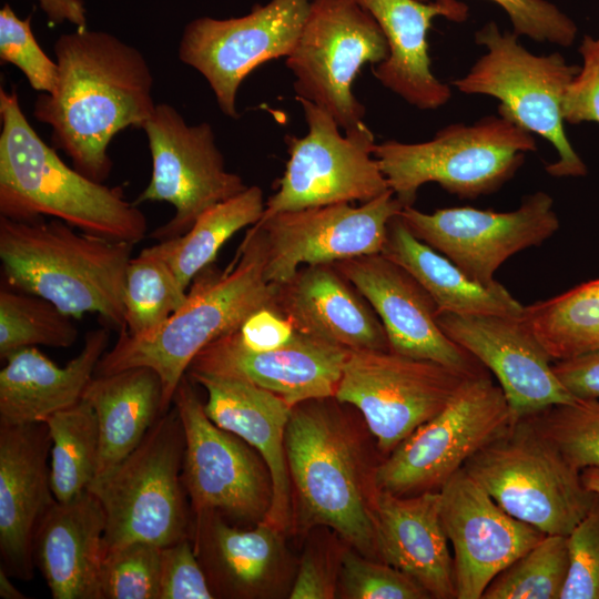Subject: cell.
<instances>
[{
  "mask_svg": "<svg viewBox=\"0 0 599 599\" xmlns=\"http://www.w3.org/2000/svg\"><path fill=\"white\" fill-rule=\"evenodd\" d=\"M194 516L191 540L211 590L246 595L267 578L277 555L278 531L264 521L240 529L214 511Z\"/></svg>",
  "mask_w": 599,
  "mask_h": 599,
  "instance_id": "32",
  "label": "cell"
},
{
  "mask_svg": "<svg viewBox=\"0 0 599 599\" xmlns=\"http://www.w3.org/2000/svg\"><path fill=\"white\" fill-rule=\"evenodd\" d=\"M265 202L260 186H247L206 210L183 235L159 241L150 247L169 264L180 285L187 291L194 277L214 264L226 241L261 220Z\"/></svg>",
  "mask_w": 599,
  "mask_h": 599,
  "instance_id": "33",
  "label": "cell"
},
{
  "mask_svg": "<svg viewBox=\"0 0 599 599\" xmlns=\"http://www.w3.org/2000/svg\"><path fill=\"white\" fill-rule=\"evenodd\" d=\"M537 150L530 132L498 112L474 124L454 123L426 142L376 143L377 159L397 200L413 206L419 187L435 182L460 199H476L498 191Z\"/></svg>",
  "mask_w": 599,
  "mask_h": 599,
  "instance_id": "6",
  "label": "cell"
},
{
  "mask_svg": "<svg viewBox=\"0 0 599 599\" xmlns=\"http://www.w3.org/2000/svg\"><path fill=\"white\" fill-rule=\"evenodd\" d=\"M93 407L100 432L97 477L119 465L143 440L163 412V385L150 367L93 376L83 397Z\"/></svg>",
  "mask_w": 599,
  "mask_h": 599,
  "instance_id": "30",
  "label": "cell"
},
{
  "mask_svg": "<svg viewBox=\"0 0 599 599\" xmlns=\"http://www.w3.org/2000/svg\"><path fill=\"white\" fill-rule=\"evenodd\" d=\"M295 99L303 108L307 133L285 136V171L258 222L307 207L365 203L389 190L374 156V135L365 123L343 135L326 111L306 99Z\"/></svg>",
  "mask_w": 599,
  "mask_h": 599,
  "instance_id": "12",
  "label": "cell"
},
{
  "mask_svg": "<svg viewBox=\"0 0 599 599\" xmlns=\"http://www.w3.org/2000/svg\"><path fill=\"white\" fill-rule=\"evenodd\" d=\"M524 317L554 362L599 351V278L525 306Z\"/></svg>",
  "mask_w": 599,
  "mask_h": 599,
  "instance_id": "34",
  "label": "cell"
},
{
  "mask_svg": "<svg viewBox=\"0 0 599 599\" xmlns=\"http://www.w3.org/2000/svg\"><path fill=\"white\" fill-rule=\"evenodd\" d=\"M160 546L135 541L103 557L101 599H159Z\"/></svg>",
  "mask_w": 599,
  "mask_h": 599,
  "instance_id": "40",
  "label": "cell"
},
{
  "mask_svg": "<svg viewBox=\"0 0 599 599\" xmlns=\"http://www.w3.org/2000/svg\"><path fill=\"white\" fill-rule=\"evenodd\" d=\"M568 569L567 536L546 535L500 571L481 599H560Z\"/></svg>",
  "mask_w": 599,
  "mask_h": 599,
  "instance_id": "38",
  "label": "cell"
},
{
  "mask_svg": "<svg viewBox=\"0 0 599 599\" xmlns=\"http://www.w3.org/2000/svg\"><path fill=\"white\" fill-rule=\"evenodd\" d=\"M0 597L3 599H26L27 597L13 586L10 576L0 567Z\"/></svg>",
  "mask_w": 599,
  "mask_h": 599,
  "instance_id": "51",
  "label": "cell"
},
{
  "mask_svg": "<svg viewBox=\"0 0 599 599\" xmlns=\"http://www.w3.org/2000/svg\"><path fill=\"white\" fill-rule=\"evenodd\" d=\"M143 130L152 174L134 203L166 202L175 210L171 220L150 233L151 238L183 235L206 210L247 187L238 174L226 170L210 123L189 125L174 106L158 103Z\"/></svg>",
  "mask_w": 599,
  "mask_h": 599,
  "instance_id": "14",
  "label": "cell"
},
{
  "mask_svg": "<svg viewBox=\"0 0 599 599\" xmlns=\"http://www.w3.org/2000/svg\"><path fill=\"white\" fill-rule=\"evenodd\" d=\"M509 515L546 535L568 536L596 494L532 423L520 418L464 465Z\"/></svg>",
  "mask_w": 599,
  "mask_h": 599,
  "instance_id": "8",
  "label": "cell"
},
{
  "mask_svg": "<svg viewBox=\"0 0 599 599\" xmlns=\"http://www.w3.org/2000/svg\"><path fill=\"white\" fill-rule=\"evenodd\" d=\"M133 247L57 219L0 216L6 285L40 296L72 318L98 314L118 331L124 326L125 274Z\"/></svg>",
  "mask_w": 599,
  "mask_h": 599,
  "instance_id": "4",
  "label": "cell"
},
{
  "mask_svg": "<svg viewBox=\"0 0 599 599\" xmlns=\"http://www.w3.org/2000/svg\"><path fill=\"white\" fill-rule=\"evenodd\" d=\"M439 493L453 547L456 599H481L500 571L546 536L505 511L464 468Z\"/></svg>",
  "mask_w": 599,
  "mask_h": 599,
  "instance_id": "20",
  "label": "cell"
},
{
  "mask_svg": "<svg viewBox=\"0 0 599 599\" xmlns=\"http://www.w3.org/2000/svg\"><path fill=\"white\" fill-rule=\"evenodd\" d=\"M0 60L11 63L41 93H52L58 81V64L37 42L31 29V16L18 18L9 4L0 10Z\"/></svg>",
  "mask_w": 599,
  "mask_h": 599,
  "instance_id": "41",
  "label": "cell"
},
{
  "mask_svg": "<svg viewBox=\"0 0 599 599\" xmlns=\"http://www.w3.org/2000/svg\"><path fill=\"white\" fill-rule=\"evenodd\" d=\"M380 254L406 270L432 296L438 311L524 315L525 306L505 286L498 282L485 286L471 280L449 258L418 240L399 214L389 221Z\"/></svg>",
  "mask_w": 599,
  "mask_h": 599,
  "instance_id": "31",
  "label": "cell"
},
{
  "mask_svg": "<svg viewBox=\"0 0 599 599\" xmlns=\"http://www.w3.org/2000/svg\"><path fill=\"white\" fill-rule=\"evenodd\" d=\"M349 352L298 332L280 348L254 352L245 348L232 332L201 351L187 372L250 382L293 408L311 399L335 397Z\"/></svg>",
  "mask_w": 599,
  "mask_h": 599,
  "instance_id": "22",
  "label": "cell"
},
{
  "mask_svg": "<svg viewBox=\"0 0 599 599\" xmlns=\"http://www.w3.org/2000/svg\"><path fill=\"white\" fill-rule=\"evenodd\" d=\"M527 418L575 469H599V399L576 398Z\"/></svg>",
  "mask_w": 599,
  "mask_h": 599,
  "instance_id": "39",
  "label": "cell"
},
{
  "mask_svg": "<svg viewBox=\"0 0 599 599\" xmlns=\"http://www.w3.org/2000/svg\"><path fill=\"white\" fill-rule=\"evenodd\" d=\"M511 422L507 398L489 372L468 377L437 415L375 467V488L403 496L438 491Z\"/></svg>",
  "mask_w": 599,
  "mask_h": 599,
  "instance_id": "10",
  "label": "cell"
},
{
  "mask_svg": "<svg viewBox=\"0 0 599 599\" xmlns=\"http://www.w3.org/2000/svg\"><path fill=\"white\" fill-rule=\"evenodd\" d=\"M334 265L379 317L390 352L433 361L467 376L489 372L441 331L436 322V303L406 270L383 254L357 256Z\"/></svg>",
  "mask_w": 599,
  "mask_h": 599,
  "instance_id": "21",
  "label": "cell"
},
{
  "mask_svg": "<svg viewBox=\"0 0 599 599\" xmlns=\"http://www.w3.org/2000/svg\"><path fill=\"white\" fill-rule=\"evenodd\" d=\"M567 544L569 569L560 599H599V495Z\"/></svg>",
  "mask_w": 599,
  "mask_h": 599,
  "instance_id": "43",
  "label": "cell"
},
{
  "mask_svg": "<svg viewBox=\"0 0 599 599\" xmlns=\"http://www.w3.org/2000/svg\"><path fill=\"white\" fill-rule=\"evenodd\" d=\"M206 392L204 409L219 427L247 443L264 460L272 498L264 522L278 532L291 525V476L285 453V432L292 407L277 395L250 382L209 373L187 372Z\"/></svg>",
  "mask_w": 599,
  "mask_h": 599,
  "instance_id": "24",
  "label": "cell"
},
{
  "mask_svg": "<svg viewBox=\"0 0 599 599\" xmlns=\"http://www.w3.org/2000/svg\"><path fill=\"white\" fill-rule=\"evenodd\" d=\"M44 423L52 440L51 489L58 501H68L88 490L97 477L100 453L97 414L91 404L82 398Z\"/></svg>",
  "mask_w": 599,
  "mask_h": 599,
  "instance_id": "35",
  "label": "cell"
},
{
  "mask_svg": "<svg viewBox=\"0 0 599 599\" xmlns=\"http://www.w3.org/2000/svg\"><path fill=\"white\" fill-rule=\"evenodd\" d=\"M328 398L292 408L285 453L306 525L328 526L365 557H378L376 488L357 445Z\"/></svg>",
  "mask_w": 599,
  "mask_h": 599,
  "instance_id": "5",
  "label": "cell"
},
{
  "mask_svg": "<svg viewBox=\"0 0 599 599\" xmlns=\"http://www.w3.org/2000/svg\"><path fill=\"white\" fill-rule=\"evenodd\" d=\"M292 322L273 307H262L252 313L234 332L247 349L265 352L288 344L296 335Z\"/></svg>",
  "mask_w": 599,
  "mask_h": 599,
  "instance_id": "47",
  "label": "cell"
},
{
  "mask_svg": "<svg viewBox=\"0 0 599 599\" xmlns=\"http://www.w3.org/2000/svg\"><path fill=\"white\" fill-rule=\"evenodd\" d=\"M109 338L105 327L88 332L79 354L63 367L37 347L7 356L0 370V424L45 422L80 402Z\"/></svg>",
  "mask_w": 599,
  "mask_h": 599,
  "instance_id": "29",
  "label": "cell"
},
{
  "mask_svg": "<svg viewBox=\"0 0 599 599\" xmlns=\"http://www.w3.org/2000/svg\"><path fill=\"white\" fill-rule=\"evenodd\" d=\"M186 294L169 264L150 246L143 248L126 268L122 328L131 336L154 331L177 311Z\"/></svg>",
  "mask_w": 599,
  "mask_h": 599,
  "instance_id": "36",
  "label": "cell"
},
{
  "mask_svg": "<svg viewBox=\"0 0 599 599\" xmlns=\"http://www.w3.org/2000/svg\"><path fill=\"white\" fill-rule=\"evenodd\" d=\"M436 322L495 375L512 422L576 399L556 376L554 361L524 315L437 311Z\"/></svg>",
  "mask_w": 599,
  "mask_h": 599,
  "instance_id": "19",
  "label": "cell"
},
{
  "mask_svg": "<svg viewBox=\"0 0 599 599\" xmlns=\"http://www.w3.org/2000/svg\"><path fill=\"white\" fill-rule=\"evenodd\" d=\"M582 67L567 88L562 101L564 121L599 123V39L586 35L579 47Z\"/></svg>",
  "mask_w": 599,
  "mask_h": 599,
  "instance_id": "46",
  "label": "cell"
},
{
  "mask_svg": "<svg viewBox=\"0 0 599 599\" xmlns=\"http://www.w3.org/2000/svg\"><path fill=\"white\" fill-rule=\"evenodd\" d=\"M373 512L380 560L416 580L430 598L456 599L439 490L403 496L376 489Z\"/></svg>",
  "mask_w": 599,
  "mask_h": 599,
  "instance_id": "27",
  "label": "cell"
},
{
  "mask_svg": "<svg viewBox=\"0 0 599 599\" xmlns=\"http://www.w3.org/2000/svg\"><path fill=\"white\" fill-rule=\"evenodd\" d=\"M468 377L439 363L390 351H351L334 398L362 413L378 449L387 456L437 415Z\"/></svg>",
  "mask_w": 599,
  "mask_h": 599,
  "instance_id": "13",
  "label": "cell"
},
{
  "mask_svg": "<svg viewBox=\"0 0 599 599\" xmlns=\"http://www.w3.org/2000/svg\"><path fill=\"white\" fill-rule=\"evenodd\" d=\"M51 446L44 422L0 424V567L17 579L33 578L34 531L55 501L48 465Z\"/></svg>",
  "mask_w": 599,
  "mask_h": 599,
  "instance_id": "23",
  "label": "cell"
},
{
  "mask_svg": "<svg viewBox=\"0 0 599 599\" xmlns=\"http://www.w3.org/2000/svg\"><path fill=\"white\" fill-rule=\"evenodd\" d=\"M193 384L185 374L172 402L184 429L182 481L191 509L260 522L271 505L268 469L247 443L209 418Z\"/></svg>",
  "mask_w": 599,
  "mask_h": 599,
  "instance_id": "15",
  "label": "cell"
},
{
  "mask_svg": "<svg viewBox=\"0 0 599 599\" xmlns=\"http://www.w3.org/2000/svg\"><path fill=\"white\" fill-rule=\"evenodd\" d=\"M105 512L85 490L55 501L43 514L33 536L34 564L53 599H101Z\"/></svg>",
  "mask_w": 599,
  "mask_h": 599,
  "instance_id": "28",
  "label": "cell"
},
{
  "mask_svg": "<svg viewBox=\"0 0 599 599\" xmlns=\"http://www.w3.org/2000/svg\"><path fill=\"white\" fill-rule=\"evenodd\" d=\"M0 216H49L84 233L136 244L148 220L121 186L95 182L67 165L29 123L14 88L0 89Z\"/></svg>",
  "mask_w": 599,
  "mask_h": 599,
  "instance_id": "3",
  "label": "cell"
},
{
  "mask_svg": "<svg viewBox=\"0 0 599 599\" xmlns=\"http://www.w3.org/2000/svg\"><path fill=\"white\" fill-rule=\"evenodd\" d=\"M346 552L342 559V587L353 599H428L412 577L384 562Z\"/></svg>",
  "mask_w": 599,
  "mask_h": 599,
  "instance_id": "42",
  "label": "cell"
},
{
  "mask_svg": "<svg viewBox=\"0 0 599 599\" xmlns=\"http://www.w3.org/2000/svg\"><path fill=\"white\" fill-rule=\"evenodd\" d=\"M403 209L389 189L361 206L338 203L307 207L257 222L268 246L266 280L282 284L302 265L380 254L389 221Z\"/></svg>",
  "mask_w": 599,
  "mask_h": 599,
  "instance_id": "18",
  "label": "cell"
},
{
  "mask_svg": "<svg viewBox=\"0 0 599 599\" xmlns=\"http://www.w3.org/2000/svg\"><path fill=\"white\" fill-rule=\"evenodd\" d=\"M514 31H500L490 21L475 33L484 53L453 81L466 94H485L500 101L498 112L552 144L558 160L546 165L555 177L583 176L587 167L572 149L564 126L562 101L580 67L568 64L559 52L537 55L518 41Z\"/></svg>",
  "mask_w": 599,
  "mask_h": 599,
  "instance_id": "9",
  "label": "cell"
},
{
  "mask_svg": "<svg viewBox=\"0 0 599 599\" xmlns=\"http://www.w3.org/2000/svg\"><path fill=\"white\" fill-rule=\"evenodd\" d=\"M552 369L575 398L599 399V351L556 361Z\"/></svg>",
  "mask_w": 599,
  "mask_h": 599,
  "instance_id": "48",
  "label": "cell"
},
{
  "mask_svg": "<svg viewBox=\"0 0 599 599\" xmlns=\"http://www.w3.org/2000/svg\"><path fill=\"white\" fill-rule=\"evenodd\" d=\"M333 597L334 586L323 564L306 554L300 565L290 598L329 599Z\"/></svg>",
  "mask_w": 599,
  "mask_h": 599,
  "instance_id": "49",
  "label": "cell"
},
{
  "mask_svg": "<svg viewBox=\"0 0 599 599\" xmlns=\"http://www.w3.org/2000/svg\"><path fill=\"white\" fill-rule=\"evenodd\" d=\"M191 538L161 548L159 599H212Z\"/></svg>",
  "mask_w": 599,
  "mask_h": 599,
  "instance_id": "45",
  "label": "cell"
},
{
  "mask_svg": "<svg viewBox=\"0 0 599 599\" xmlns=\"http://www.w3.org/2000/svg\"><path fill=\"white\" fill-rule=\"evenodd\" d=\"M380 27L388 57L373 68L383 87L420 110H435L451 98L448 84L432 71L427 33L436 17L454 22L468 18L459 0H355Z\"/></svg>",
  "mask_w": 599,
  "mask_h": 599,
  "instance_id": "26",
  "label": "cell"
},
{
  "mask_svg": "<svg viewBox=\"0 0 599 599\" xmlns=\"http://www.w3.org/2000/svg\"><path fill=\"white\" fill-rule=\"evenodd\" d=\"M311 2L271 0L243 17L195 19L183 30L179 59L204 77L221 111L237 119L242 81L262 63L292 53Z\"/></svg>",
  "mask_w": 599,
  "mask_h": 599,
  "instance_id": "16",
  "label": "cell"
},
{
  "mask_svg": "<svg viewBox=\"0 0 599 599\" xmlns=\"http://www.w3.org/2000/svg\"><path fill=\"white\" fill-rule=\"evenodd\" d=\"M386 38L355 0H312L302 32L285 64L297 98L326 111L344 132L364 123L365 106L353 92L366 63L388 57Z\"/></svg>",
  "mask_w": 599,
  "mask_h": 599,
  "instance_id": "11",
  "label": "cell"
},
{
  "mask_svg": "<svg viewBox=\"0 0 599 599\" xmlns=\"http://www.w3.org/2000/svg\"><path fill=\"white\" fill-rule=\"evenodd\" d=\"M399 217L418 240L485 286L497 283L494 275L505 261L541 245L559 229L554 200L542 191L510 212L459 206L424 213L406 206Z\"/></svg>",
  "mask_w": 599,
  "mask_h": 599,
  "instance_id": "17",
  "label": "cell"
},
{
  "mask_svg": "<svg viewBox=\"0 0 599 599\" xmlns=\"http://www.w3.org/2000/svg\"><path fill=\"white\" fill-rule=\"evenodd\" d=\"M581 479L587 489L599 495V469L589 467L581 470Z\"/></svg>",
  "mask_w": 599,
  "mask_h": 599,
  "instance_id": "52",
  "label": "cell"
},
{
  "mask_svg": "<svg viewBox=\"0 0 599 599\" xmlns=\"http://www.w3.org/2000/svg\"><path fill=\"white\" fill-rule=\"evenodd\" d=\"M268 246L264 230L252 225L225 268L211 264L192 281L186 298L161 326L131 336L123 328L98 363L94 376L150 367L163 385V412L192 361L214 341L237 331L262 307H273L277 284L265 277Z\"/></svg>",
  "mask_w": 599,
  "mask_h": 599,
  "instance_id": "2",
  "label": "cell"
},
{
  "mask_svg": "<svg viewBox=\"0 0 599 599\" xmlns=\"http://www.w3.org/2000/svg\"><path fill=\"white\" fill-rule=\"evenodd\" d=\"M427 2L429 0H417ZM508 16L514 32L537 42L570 45L577 34L575 22L547 0H488Z\"/></svg>",
  "mask_w": 599,
  "mask_h": 599,
  "instance_id": "44",
  "label": "cell"
},
{
  "mask_svg": "<svg viewBox=\"0 0 599 599\" xmlns=\"http://www.w3.org/2000/svg\"><path fill=\"white\" fill-rule=\"evenodd\" d=\"M274 309L298 333L348 351H389L379 317L334 263L305 265L277 284Z\"/></svg>",
  "mask_w": 599,
  "mask_h": 599,
  "instance_id": "25",
  "label": "cell"
},
{
  "mask_svg": "<svg viewBox=\"0 0 599 599\" xmlns=\"http://www.w3.org/2000/svg\"><path fill=\"white\" fill-rule=\"evenodd\" d=\"M51 23L68 21L78 27L87 28L85 8L81 0H38Z\"/></svg>",
  "mask_w": 599,
  "mask_h": 599,
  "instance_id": "50",
  "label": "cell"
},
{
  "mask_svg": "<svg viewBox=\"0 0 599 599\" xmlns=\"http://www.w3.org/2000/svg\"><path fill=\"white\" fill-rule=\"evenodd\" d=\"M79 335L72 317L51 302L2 285L0 290V358L38 345L67 348Z\"/></svg>",
  "mask_w": 599,
  "mask_h": 599,
  "instance_id": "37",
  "label": "cell"
},
{
  "mask_svg": "<svg viewBox=\"0 0 599 599\" xmlns=\"http://www.w3.org/2000/svg\"><path fill=\"white\" fill-rule=\"evenodd\" d=\"M53 51L57 85L38 95L33 115L50 125L54 149L75 170L103 183L112 170L108 148L114 135L143 129L155 109L151 69L139 49L87 28L61 34Z\"/></svg>",
  "mask_w": 599,
  "mask_h": 599,
  "instance_id": "1",
  "label": "cell"
},
{
  "mask_svg": "<svg viewBox=\"0 0 599 599\" xmlns=\"http://www.w3.org/2000/svg\"><path fill=\"white\" fill-rule=\"evenodd\" d=\"M184 448L183 425L172 405L128 457L91 483L88 490L105 512L104 555L135 541L165 547L191 538Z\"/></svg>",
  "mask_w": 599,
  "mask_h": 599,
  "instance_id": "7",
  "label": "cell"
}]
</instances>
